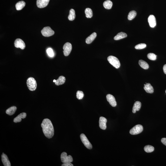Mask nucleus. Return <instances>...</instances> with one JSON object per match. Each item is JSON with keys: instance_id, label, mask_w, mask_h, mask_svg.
<instances>
[{"instance_id": "1", "label": "nucleus", "mask_w": 166, "mask_h": 166, "mask_svg": "<svg viewBox=\"0 0 166 166\" xmlns=\"http://www.w3.org/2000/svg\"><path fill=\"white\" fill-rule=\"evenodd\" d=\"M43 131L45 136L50 139L53 136L54 134V127L50 119H44L41 125Z\"/></svg>"}, {"instance_id": "2", "label": "nucleus", "mask_w": 166, "mask_h": 166, "mask_svg": "<svg viewBox=\"0 0 166 166\" xmlns=\"http://www.w3.org/2000/svg\"><path fill=\"white\" fill-rule=\"evenodd\" d=\"M27 84L29 89L31 91H35L37 87V83L36 80L33 78L30 77L28 79Z\"/></svg>"}, {"instance_id": "3", "label": "nucleus", "mask_w": 166, "mask_h": 166, "mask_svg": "<svg viewBox=\"0 0 166 166\" xmlns=\"http://www.w3.org/2000/svg\"><path fill=\"white\" fill-rule=\"evenodd\" d=\"M107 60L109 63L117 69L119 68L120 66L119 61L118 59L115 56H109L108 57Z\"/></svg>"}, {"instance_id": "4", "label": "nucleus", "mask_w": 166, "mask_h": 166, "mask_svg": "<svg viewBox=\"0 0 166 166\" xmlns=\"http://www.w3.org/2000/svg\"><path fill=\"white\" fill-rule=\"evenodd\" d=\"M41 33L43 36L46 37H50L54 35L55 32L49 27H44L41 30Z\"/></svg>"}, {"instance_id": "5", "label": "nucleus", "mask_w": 166, "mask_h": 166, "mask_svg": "<svg viewBox=\"0 0 166 166\" xmlns=\"http://www.w3.org/2000/svg\"><path fill=\"white\" fill-rule=\"evenodd\" d=\"M143 127L140 125H137L135 126L130 129L129 133L132 135H138L143 131Z\"/></svg>"}, {"instance_id": "6", "label": "nucleus", "mask_w": 166, "mask_h": 166, "mask_svg": "<svg viewBox=\"0 0 166 166\" xmlns=\"http://www.w3.org/2000/svg\"><path fill=\"white\" fill-rule=\"evenodd\" d=\"M61 162L63 163H71L73 162V159L71 155L68 156L66 153L63 152L61 155Z\"/></svg>"}, {"instance_id": "7", "label": "nucleus", "mask_w": 166, "mask_h": 166, "mask_svg": "<svg viewBox=\"0 0 166 166\" xmlns=\"http://www.w3.org/2000/svg\"><path fill=\"white\" fill-rule=\"evenodd\" d=\"M81 141L86 147L89 149H91L92 148V145L88 140L86 136L84 134H81L80 136Z\"/></svg>"}, {"instance_id": "8", "label": "nucleus", "mask_w": 166, "mask_h": 166, "mask_svg": "<svg viewBox=\"0 0 166 166\" xmlns=\"http://www.w3.org/2000/svg\"><path fill=\"white\" fill-rule=\"evenodd\" d=\"M63 52L65 56H68L71 52L72 46L71 43H65L63 47Z\"/></svg>"}, {"instance_id": "9", "label": "nucleus", "mask_w": 166, "mask_h": 166, "mask_svg": "<svg viewBox=\"0 0 166 166\" xmlns=\"http://www.w3.org/2000/svg\"><path fill=\"white\" fill-rule=\"evenodd\" d=\"M14 46L17 48H20L22 50H23L25 48L26 45L24 42L21 39H17L14 42Z\"/></svg>"}, {"instance_id": "10", "label": "nucleus", "mask_w": 166, "mask_h": 166, "mask_svg": "<svg viewBox=\"0 0 166 166\" xmlns=\"http://www.w3.org/2000/svg\"><path fill=\"white\" fill-rule=\"evenodd\" d=\"M106 98L107 101L113 107L116 106L117 102L115 98L113 95L110 94H108L107 95Z\"/></svg>"}, {"instance_id": "11", "label": "nucleus", "mask_w": 166, "mask_h": 166, "mask_svg": "<svg viewBox=\"0 0 166 166\" xmlns=\"http://www.w3.org/2000/svg\"><path fill=\"white\" fill-rule=\"evenodd\" d=\"M50 0H37L36 2L38 7L42 9L47 6Z\"/></svg>"}, {"instance_id": "12", "label": "nucleus", "mask_w": 166, "mask_h": 166, "mask_svg": "<svg viewBox=\"0 0 166 166\" xmlns=\"http://www.w3.org/2000/svg\"><path fill=\"white\" fill-rule=\"evenodd\" d=\"M107 119L105 117H100L99 126L100 128L103 130H105L107 128Z\"/></svg>"}, {"instance_id": "13", "label": "nucleus", "mask_w": 166, "mask_h": 166, "mask_svg": "<svg viewBox=\"0 0 166 166\" xmlns=\"http://www.w3.org/2000/svg\"><path fill=\"white\" fill-rule=\"evenodd\" d=\"M148 22L149 25L151 28H154L156 25V18L153 15H150L148 18Z\"/></svg>"}, {"instance_id": "14", "label": "nucleus", "mask_w": 166, "mask_h": 166, "mask_svg": "<svg viewBox=\"0 0 166 166\" xmlns=\"http://www.w3.org/2000/svg\"><path fill=\"white\" fill-rule=\"evenodd\" d=\"M1 158L2 162L4 166H11V164L7 156L4 153H3L1 155Z\"/></svg>"}, {"instance_id": "15", "label": "nucleus", "mask_w": 166, "mask_h": 166, "mask_svg": "<svg viewBox=\"0 0 166 166\" xmlns=\"http://www.w3.org/2000/svg\"><path fill=\"white\" fill-rule=\"evenodd\" d=\"M27 114L25 113H22L14 119V122L15 123L19 122L22 121V119H24L26 117Z\"/></svg>"}, {"instance_id": "16", "label": "nucleus", "mask_w": 166, "mask_h": 166, "mask_svg": "<svg viewBox=\"0 0 166 166\" xmlns=\"http://www.w3.org/2000/svg\"><path fill=\"white\" fill-rule=\"evenodd\" d=\"M144 89L148 93L152 94L154 92L153 88L149 83H146V84H145Z\"/></svg>"}, {"instance_id": "17", "label": "nucleus", "mask_w": 166, "mask_h": 166, "mask_svg": "<svg viewBox=\"0 0 166 166\" xmlns=\"http://www.w3.org/2000/svg\"><path fill=\"white\" fill-rule=\"evenodd\" d=\"M141 103L139 101H136L134 103L133 107L132 112L133 113H136V111H138L141 109Z\"/></svg>"}, {"instance_id": "18", "label": "nucleus", "mask_w": 166, "mask_h": 166, "mask_svg": "<svg viewBox=\"0 0 166 166\" xmlns=\"http://www.w3.org/2000/svg\"><path fill=\"white\" fill-rule=\"evenodd\" d=\"M97 36V34L95 32L93 33L89 37L87 38L86 40V43L87 44H89L92 43L95 40Z\"/></svg>"}, {"instance_id": "19", "label": "nucleus", "mask_w": 166, "mask_h": 166, "mask_svg": "<svg viewBox=\"0 0 166 166\" xmlns=\"http://www.w3.org/2000/svg\"><path fill=\"white\" fill-rule=\"evenodd\" d=\"M17 107L16 106H12L8 109L6 110V113L8 115H12L15 114L17 110Z\"/></svg>"}, {"instance_id": "20", "label": "nucleus", "mask_w": 166, "mask_h": 166, "mask_svg": "<svg viewBox=\"0 0 166 166\" xmlns=\"http://www.w3.org/2000/svg\"><path fill=\"white\" fill-rule=\"evenodd\" d=\"M66 81L65 78L63 76H60L58 79L56 80L55 84L56 86H59L64 84Z\"/></svg>"}, {"instance_id": "21", "label": "nucleus", "mask_w": 166, "mask_h": 166, "mask_svg": "<svg viewBox=\"0 0 166 166\" xmlns=\"http://www.w3.org/2000/svg\"><path fill=\"white\" fill-rule=\"evenodd\" d=\"M26 3L24 1H21L18 2L16 5V10H22L25 6Z\"/></svg>"}, {"instance_id": "22", "label": "nucleus", "mask_w": 166, "mask_h": 166, "mask_svg": "<svg viewBox=\"0 0 166 166\" xmlns=\"http://www.w3.org/2000/svg\"><path fill=\"white\" fill-rule=\"evenodd\" d=\"M127 35L125 33L121 32L118 33L116 36L114 38V39L116 40H119L125 38L127 37Z\"/></svg>"}, {"instance_id": "23", "label": "nucleus", "mask_w": 166, "mask_h": 166, "mask_svg": "<svg viewBox=\"0 0 166 166\" xmlns=\"http://www.w3.org/2000/svg\"><path fill=\"white\" fill-rule=\"evenodd\" d=\"M103 6L105 9H111L113 6L112 2L109 0L106 1L104 2Z\"/></svg>"}, {"instance_id": "24", "label": "nucleus", "mask_w": 166, "mask_h": 166, "mask_svg": "<svg viewBox=\"0 0 166 166\" xmlns=\"http://www.w3.org/2000/svg\"><path fill=\"white\" fill-rule=\"evenodd\" d=\"M76 17L75 10L73 9H70L69 12V15L68 16V20L70 21H73L75 19Z\"/></svg>"}, {"instance_id": "25", "label": "nucleus", "mask_w": 166, "mask_h": 166, "mask_svg": "<svg viewBox=\"0 0 166 166\" xmlns=\"http://www.w3.org/2000/svg\"><path fill=\"white\" fill-rule=\"evenodd\" d=\"M139 64L141 68L143 69H147L149 68V65L147 63L143 60H140L139 61Z\"/></svg>"}, {"instance_id": "26", "label": "nucleus", "mask_w": 166, "mask_h": 166, "mask_svg": "<svg viewBox=\"0 0 166 166\" xmlns=\"http://www.w3.org/2000/svg\"><path fill=\"white\" fill-rule=\"evenodd\" d=\"M85 12L86 17L87 18H90L92 17L93 16L92 10L90 8H87L85 9Z\"/></svg>"}, {"instance_id": "27", "label": "nucleus", "mask_w": 166, "mask_h": 166, "mask_svg": "<svg viewBox=\"0 0 166 166\" xmlns=\"http://www.w3.org/2000/svg\"><path fill=\"white\" fill-rule=\"evenodd\" d=\"M137 15V12L135 10H132L129 12L128 16V20H129L133 19L136 17Z\"/></svg>"}, {"instance_id": "28", "label": "nucleus", "mask_w": 166, "mask_h": 166, "mask_svg": "<svg viewBox=\"0 0 166 166\" xmlns=\"http://www.w3.org/2000/svg\"><path fill=\"white\" fill-rule=\"evenodd\" d=\"M154 147L150 145H147L144 148L145 151L148 153L152 152L154 150Z\"/></svg>"}, {"instance_id": "29", "label": "nucleus", "mask_w": 166, "mask_h": 166, "mask_svg": "<svg viewBox=\"0 0 166 166\" xmlns=\"http://www.w3.org/2000/svg\"><path fill=\"white\" fill-rule=\"evenodd\" d=\"M148 58L151 60H155L156 59V55L153 53H149L147 55Z\"/></svg>"}, {"instance_id": "30", "label": "nucleus", "mask_w": 166, "mask_h": 166, "mask_svg": "<svg viewBox=\"0 0 166 166\" xmlns=\"http://www.w3.org/2000/svg\"><path fill=\"white\" fill-rule=\"evenodd\" d=\"M84 96V94L83 92L81 91H78L76 93V97L79 100L82 99Z\"/></svg>"}, {"instance_id": "31", "label": "nucleus", "mask_w": 166, "mask_h": 166, "mask_svg": "<svg viewBox=\"0 0 166 166\" xmlns=\"http://www.w3.org/2000/svg\"><path fill=\"white\" fill-rule=\"evenodd\" d=\"M146 45L145 43H141L135 46V48L136 49H144L146 47Z\"/></svg>"}, {"instance_id": "32", "label": "nucleus", "mask_w": 166, "mask_h": 166, "mask_svg": "<svg viewBox=\"0 0 166 166\" xmlns=\"http://www.w3.org/2000/svg\"><path fill=\"white\" fill-rule=\"evenodd\" d=\"M47 52L48 55L50 57H52L54 56V52L51 48H49L47 49Z\"/></svg>"}, {"instance_id": "33", "label": "nucleus", "mask_w": 166, "mask_h": 166, "mask_svg": "<svg viewBox=\"0 0 166 166\" xmlns=\"http://www.w3.org/2000/svg\"><path fill=\"white\" fill-rule=\"evenodd\" d=\"M62 166H73L74 165L71 163H63L62 165Z\"/></svg>"}, {"instance_id": "34", "label": "nucleus", "mask_w": 166, "mask_h": 166, "mask_svg": "<svg viewBox=\"0 0 166 166\" xmlns=\"http://www.w3.org/2000/svg\"><path fill=\"white\" fill-rule=\"evenodd\" d=\"M161 142L165 145L166 146V138H163L161 140Z\"/></svg>"}, {"instance_id": "35", "label": "nucleus", "mask_w": 166, "mask_h": 166, "mask_svg": "<svg viewBox=\"0 0 166 166\" xmlns=\"http://www.w3.org/2000/svg\"><path fill=\"white\" fill-rule=\"evenodd\" d=\"M163 70L164 73L166 75V64L163 67Z\"/></svg>"}, {"instance_id": "36", "label": "nucleus", "mask_w": 166, "mask_h": 166, "mask_svg": "<svg viewBox=\"0 0 166 166\" xmlns=\"http://www.w3.org/2000/svg\"><path fill=\"white\" fill-rule=\"evenodd\" d=\"M56 80H54V81H53V82H56Z\"/></svg>"}, {"instance_id": "37", "label": "nucleus", "mask_w": 166, "mask_h": 166, "mask_svg": "<svg viewBox=\"0 0 166 166\" xmlns=\"http://www.w3.org/2000/svg\"></svg>"}]
</instances>
